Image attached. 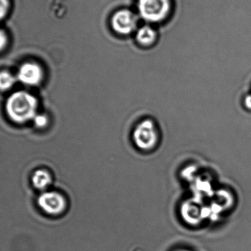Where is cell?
Returning <instances> with one entry per match:
<instances>
[{"mask_svg": "<svg viewBox=\"0 0 251 251\" xmlns=\"http://www.w3.org/2000/svg\"><path fill=\"white\" fill-rule=\"evenodd\" d=\"M134 35L136 43L143 48L153 47L159 38L157 27L147 23L139 26Z\"/></svg>", "mask_w": 251, "mask_h": 251, "instance_id": "obj_6", "label": "cell"}, {"mask_svg": "<svg viewBox=\"0 0 251 251\" xmlns=\"http://www.w3.org/2000/svg\"><path fill=\"white\" fill-rule=\"evenodd\" d=\"M151 50V49H150ZM151 50H149V51H148L147 54H146V55H147L148 54H149V52H150ZM146 56V55H144ZM144 56H143V57H144ZM139 58H141V57H139ZM137 58V59H139ZM133 60H135V59H133ZM122 61H126V60H122ZM116 62H121V61H116ZM107 63H116V62H107Z\"/></svg>", "mask_w": 251, "mask_h": 251, "instance_id": "obj_14", "label": "cell"}, {"mask_svg": "<svg viewBox=\"0 0 251 251\" xmlns=\"http://www.w3.org/2000/svg\"><path fill=\"white\" fill-rule=\"evenodd\" d=\"M38 101L35 97L25 91L12 94L6 103V111L13 122L23 124L36 116Z\"/></svg>", "mask_w": 251, "mask_h": 251, "instance_id": "obj_1", "label": "cell"}, {"mask_svg": "<svg viewBox=\"0 0 251 251\" xmlns=\"http://www.w3.org/2000/svg\"><path fill=\"white\" fill-rule=\"evenodd\" d=\"M16 79L14 76L7 72H0V90L7 91L14 85Z\"/></svg>", "mask_w": 251, "mask_h": 251, "instance_id": "obj_9", "label": "cell"}, {"mask_svg": "<svg viewBox=\"0 0 251 251\" xmlns=\"http://www.w3.org/2000/svg\"><path fill=\"white\" fill-rule=\"evenodd\" d=\"M7 36L2 30H0V51L5 47L7 44Z\"/></svg>", "mask_w": 251, "mask_h": 251, "instance_id": "obj_12", "label": "cell"}, {"mask_svg": "<svg viewBox=\"0 0 251 251\" xmlns=\"http://www.w3.org/2000/svg\"><path fill=\"white\" fill-rule=\"evenodd\" d=\"M174 0H137L136 10L139 18L150 25L165 23L172 16Z\"/></svg>", "mask_w": 251, "mask_h": 251, "instance_id": "obj_2", "label": "cell"}, {"mask_svg": "<svg viewBox=\"0 0 251 251\" xmlns=\"http://www.w3.org/2000/svg\"><path fill=\"white\" fill-rule=\"evenodd\" d=\"M181 8H183V7H181ZM186 9H196V8H186Z\"/></svg>", "mask_w": 251, "mask_h": 251, "instance_id": "obj_15", "label": "cell"}, {"mask_svg": "<svg viewBox=\"0 0 251 251\" xmlns=\"http://www.w3.org/2000/svg\"><path fill=\"white\" fill-rule=\"evenodd\" d=\"M139 18L134 10L122 8L112 15L110 26L116 35L122 37H129L135 33L139 27Z\"/></svg>", "mask_w": 251, "mask_h": 251, "instance_id": "obj_3", "label": "cell"}, {"mask_svg": "<svg viewBox=\"0 0 251 251\" xmlns=\"http://www.w3.org/2000/svg\"><path fill=\"white\" fill-rule=\"evenodd\" d=\"M158 131L151 120L143 121L134 128L132 140L137 149L142 151H151L157 145Z\"/></svg>", "mask_w": 251, "mask_h": 251, "instance_id": "obj_4", "label": "cell"}, {"mask_svg": "<svg viewBox=\"0 0 251 251\" xmlns=\"http://www.w3.org/2000/svg\"><path fill=\"white\" fill-rule=\"evenodd\" d=\"M38 205L46 213L51 215L61 214L66 208L65 198L57 192H46L38 198Z\"/></svg>", "mask_w": 251, "mask_h": 251, "instance_id": "obj_5", "label": "cell"}, {"mask_svg": "<svg viewBox=\"0 0 251 251\" xmlns=\"http://www.w3.org/2000/svg\"><path fill=\"white\" fill-rule=\"evenodd\" d=\"M32 182L35 188L44 190L51 184V177L47 171L38 170L32 175Z\"/></svg>", "mask_w": 251, "mask_h": 251, "instance_id": "obj_8", "label": "cell"}, {"mask_svg": "<svg viewBox=\"0 0 251 251\" xmlns=\"http://www.w3.org/2000/svg\"><path fill=\"white\" fill-rule=\"evenodd\" d=\"M9 8L8 0H0V20L7 14Z\"/></svg>", "mask_w": 251, "mask_h": 251, "instance_id": "obj_11", "label": "cell"}, {"mask_svg": "<svg viewBox=\"0 0 251 251\" xmlns=\"http://www.w3.org/2000/svg\"><path fill=\"white\" fill-rule=\"evenodd\" d=\"M245 105L249 110H251V95L247 96L245 100Z\"/></svg>", "mask_w": 251, "mask_h": 251, "instance_id": "obj_13", "label": "cell"}, {"mask_svg": "<svg viewBox=\"0 0 251 251\" xmlns=\"http://www.w3.org/2000/svg\"><path fill=\"white\" fill-rule=\"evenodd\" d=\"M43 78V71L36 63H26L22 65L18 72V79L26 85H36Z\"/></svg>", "mask_w": 251, "mask_h": 251, "instance_id": "obj_7", "label": "cell"}, {"mask_svg": "<svg viewBox=\"0 0 251 251\" xmlns=\"http://www.w3.org/2000/svg\"><path fill=\"white\" fill-rule=\"evenodd\" d=\"M34 123L38 128H43L48 123V119L47 116L42 114H36L33 119Z\"/></svg>", "mask_w": 251, "mask_h": 251, "instance_id": "obj_10", "label": "cell"}]
</instances>
